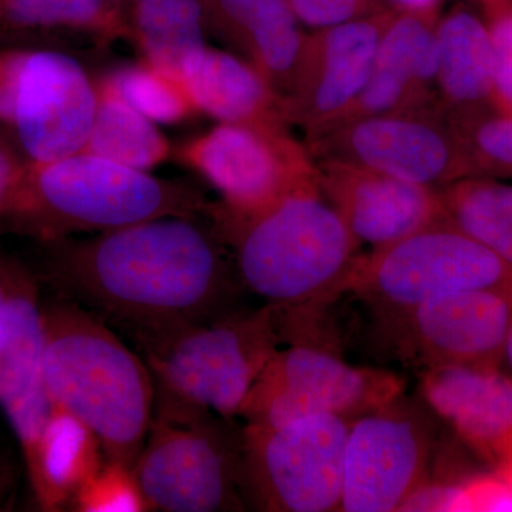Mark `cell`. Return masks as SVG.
I'll return each mask as SVG.
<instances>
[{
  "mask_svg": "<svg viewBox=\"0 0 512 512\" xmlns=\"http://www.w3.org/2000/svg\"><path fill=\"white\" fill-rule=\"evenodd\" d=\"M494 55V109L512 114V0H480Z\"/></svg>",
  "mask_w": 512,
  "mask_h": 512,
  "instance_id": "obj_31",
  "label": "cell"
},
{
  "mask_svg": "<svg viewBox=\"0 0 512 512\" xmlns=\"http://www.w3.org/2000/svg\"><path fill=\"white\" fill-rule=\"evenodd\" d=\"M436 25L437 13L394 10L362 92L313 136L349 121L437 103Z\"/></svg>",
  "mask_w": 512,
  "mask_h": 512,
  "instance_id": "obj_18",
  "label": "cell"
},
{
  "mask_svg": "<svg viewBox=\"0 0 512 512\" xmlns=\"http://www.w3.org/2000/svg\"><path fill=\"white\" fill-rule=\"evenodd\" d=\"M512 315L511 284L437 296L376 319L384 342L416 369H501Z\"/></svg>",
  "mask_w": 512,
  "mask_h": 512,
  "instance_id": "obj_12",
  "label": "cell"
},
{
  "mask_svg": "<svg viewBox=\"0 0 512 512\" xmlns=\"http://www.w3.org/2000/svg\"><path fill=\"white\" fill-rule=\"evenodd\" d=\"M318 183L360 244L387 247L447 220L439 190L338 161H315Z\"/></svg>",
  "mask_w": 512,
  "mask_h": 512,
  "instance_id": "obj_17",
  "label": "cell"
},
{
  "mask_svg": "<svg viewBox=\"0 0 512 512\" xmlns=\"http://www.w3.org/2000/svg\"><path fill=\"white\" fill-rule=\"evenodd\" d=\"M242 427L212 410L154 404L133 467L148 511H247L241 490Z\"/></svg>",
  "mask_w": 512,
  "mask_h": 512,
  "instance_id": "obj_6",
  "label": "cell"
},
{
  "mask_svg": "<svg viewBox=\"0 0 512 512\" xmlns=\"http://www.w3.org/2000/svg\"><path fill=\"white\" fill-rule=\"evenodd\" d=\"M110 2L113 3V5H116L117 8L123 10L124 15L127 16L128 6H130L131 0H110Z\"/></svg>",
  "mask_w": 512,
  "mask_h": 512,
  "instance_id": "obj_38",
  "label": "cell"
},
{
  "mask_svg": "<svg viewBox=\"0 0 512 512\" xmlns=\"http://www.w3.org/2000/svg\"><path fill=\"white\" fill-rule=\"evenodd\" d=\"M505 360L512 369V315L510 322V329H508L507 346H505Z\"/></svg>",
  "mask_w": 512,
  "mask_h": 512,
  "instance_id": "obj_37",
  "label": "cell"
},
{
  "mask_svg": "<svg viewBox=\"0 0 512 512\" xmlns=\"http://www.w3.org/2000/svg\"><path fill=\"white\" fill-rule=\"evenodd\" d=\"M394 10L383 9L305 37L284 99L289 124L313 136L348 109L369 79Z\"/></svg>",
  "mask_w": 512,
  "mask_h": 512,
  "instance_id": "obj_15",
  "label": "cell"
},
{
  "mask_svg": "<svg viewBox=\"0 0 512 512\" xmlns=\"http://www.w3.org/2000/svg\"><path fill=\"white\" fill-rule=\"evenodd\" d=\"M69 510L146 512L148 507L133 470L106 458L100 470L74 494Z\"/></svg>",
  "mask_w": 512,
  "mask_h": 512,
  "instance_id": "obj_30",
  "label": "cell"
},
{
  "mask_svg": "<svg viewBox=\"0 0 512 512\" xmlns=\"http://www.w3.org/2000/svg\"><path fill=\"white\" fill-rule=\"evenodd\" d=\"M67 32L93 42L131 39L123 10L110 0H3L0 33Z\"/></svg>",
  "mask_w": 512,
  "mask_h": 512,
  "instance_id": "obj_26",
  "label": "cell"
},
{
  "mask_svg": "<svg viewBox=\"0 0 512 512\" xmlns=\"http://www.w3.org/2000/svg\"><path fill=\"white\" fill-rule=\"evenodd\" d=\"M439 192L447 220L512 268V185L468 175Z\"/></svg>",
  "mask_w": 512,
  "mask_h": 512,
  "instance_id": "obj_27",
  "label": "cell"
},
{
  "mask_svg": "<svg viewBox=\"0 0 512 512\" xmlns=\"http://www.w3.org/2000/svg\"><path fill=\"white\" fill-rule=\"evenodd\" d=\"M16 471L13 461L0 453V511L8 510L15 491Z\"/></svg>",
  "mask_w": 512,
  "mask_h": 512,
  "instance_id": "obj_34",
  "label": "cell"
},
{
  "mask_svg": "<svg viewBox=\"0 0 512 512\" xmlns=\"http://www.w3.org/2000/svg\"><path fill=\"white\" fill-rule=\"evenodd\" d=\"M436 40V99L448 119L494 109L493 40L484 16L454 6L437 19Z\"/></svg>",
  "mask_w": 512,
  "mask_h": 512,
  "instance_id": "obj_22",
  "label": "cell"
},
{
  "mask_svg": "<svg viewBox=\"0 0 512 512\" xmlns=\"http://www.w3.org/2000/svg\"><path fill=\"white\" fill-rule=\"evenodd\" d=\"M106 461L96 434L72 414L53 407L40 443L33 495L43 511L67 510L74 494Z\"/></svg>",
  "mask_w": 512,
  "mask_h": 512,
  "instance_id": "obj_23",
  "label": "cell"
},
{
  "mask_svg": "<svg viewBox=\"0 0 512 512\" xmlns=\"http://www.w3.org/2000/svg\"><path fill=\"white\" fill-rule=\"evenodd\" d=\"M352 419L311 414L275 427H242L239 490L247 510L340 511Z\"/></svg>",
  "mask_w": 512,
  "mask_h": 512,
  "instance_id": "obj_7",
  "label": "cell"
},
{
  "mask_svg": "<svg viewBox=\"0 0 512 512\" xmlns=\"http://www.w3.org/2000/svg\"><path fill=\"white\" fill-rule=\"evenodd\" d=\"M6 308H8V299H6L5 286L0 279V345H2L3 333H5Z\"/></svg>",
  "mask_w": 512,
  "mask_h": 512,
  "instance_id": "obj_36",
  "label": "cell"
},
{
  "mask_svg": "<svg viewBox=\"0 0 512 512\" xmlns=\"http://www.w3.org/2000/svg\"><path fill=\"white\" fill-rule=\"evenodd\" d=\"M511 282L510 265L444 220L362 255L350 292L382 319L447 293Z\"/></svg>",
  "mask_w": 512,
  "mask_h": 512,
  "instance_id": "obj_8",
  "label": "cell"
},
{
  "mask_svg": "<svg viewBox=\"0 0 512 512\" xmlns=\"http://www.w3.org/2000/svg\"><path fill=\"white\" fill-rule=\"evenodd\" d=\"M28 163H22L18 154L0 140V220H5L18 201L25 181Z\"/></svg>",
  "mask_w": 512,
  "mask_h": 512,
  "instance_id": "obj_33",
  "label": "cell"
},
{
  "mask_svg": "<svg viewBox=\"0 0 512 512\" xmlns=\"http://www.w3.org/2000/svg\"><path fill=\"white\" fill-rule=\"evenodd\" d=\"M406 394L350 424L340 511H402L429 474L433 421Z\"/></svg>",
  "mask_w": 512,
  "mask_h": 512,
  "instance_id": "obj_13",
  "label": "cell"
},
{
  "mask_svg": "<svg viewBox=\"0 0 512 512\" xmlns=\"http://www.w3.org/2000/svg\"><path fill=\"white\" fill-rule=\"evenodd\" d=\"M0 2H3V0H0Z\"/></svg>",
  "mask_w": 512,
  "mask_h": 512,
  "instance_id": "obj_39",
  "label": "cell"
},
{
  "mask_svg": "<svg viewBox=\"0 0 512 512\" xmlns=\"http://www.w3.org/2000/svg\"><path fill=\"white\" fill-rule=\"evenodd\" d=\"M153 375L156 397L234 420L252 384L282 345L275 308L237 306L217 318L130 333Z\"/></svg>",
  "mask_w": 512,
  "mask_h": 512,
  "instance_id": "obj_5",
  "label": "cell"
},
{
  "mask_svg": "<svg viewBox=\"0 0 512 512\" xmlns=\"http://www.w3.org/2000/svg\"><path fill=\"white\" fill-rule=\"evenodd\" d=\"M421 400L495 467L512 466V379L501 369L440 366L420 372Z\"/></svg>",
  "mask_w": 512,
  "mask_h": 512,
  "instance_id": "obj_19",
  "label": "cell"
},
{
  "mask_svg": "<svg viewBox=\"0 0 512 512\" xmlns=\"http://www.w3.org/2000/svg\"><path fill=\"white\" fill-rule=\"evenodd\" d=\"M43 370L53 407L96 434L107 460L133 470L146 441L156 384L144 360L103 318L70 299L42 306Z\"/></svg>",
  "mask_w": 512,
  "mask_h": 512,
  "instance_id": "obj_3",
  "label": "cell"
},
{
  "mask_svg": "<svg viewBox=\"0 0 512 512\" xmlns=\"http://www.w3.org/2000/svg\"><path fill=\"white\" fill-rule=\"evenodd\" d=\"M242 289L282 311L323 312L350 292L360 258L353 237L319 183L251 215L208 204Z\"/></svg>",
  "mask_w": 512,
  "mask_h": 512,
  "instance_id": "obj_2",
  "label": "cell"
},
{
  "mask_svg": "<svg viewBox=\"0 0 512 512\" xmlns=\"http://www.w3.org/2000/svg\"><path fill=\"white\" fill-rule=\"evenodd\" d=\"M0 279L8 299L0 345V409L18 437L30 481L53 410L43 370L42 305L35 279L19 262L0 256Z\"/></svg>",
  "mask_w": 512,
  "mask_h": 512,
  "instance_id": "obj_16",
  "label": "cell"
},
{
  "mask_svg": "<svg viewBox=\"0 0 512 512\" xmlns=\"http://www.w3.org/2000/svg\"><path fill=\"white\" fill-rule=\"evenodd\" d=\"M207 207L194 185L80 151L52 163L28 161L18 201L3 221L46 244L83 232L103 234L157 218L204 214Z\"/></svg>",
  "mask_w": 512,
  "mask_h": 512,
  "instance_id": "obj_4",
  "label": "cell"
},
{
  "mask_svg": "<svg viewBox=\"0 0 512 512\" xmlns=\"http://www.w3.org/2000/svg\"><path fill=\"white\" fill-rule=\"evenodd\" d=\"M205 28L271 83L284 103L306 35L286 0H201Z\"/></svg>",
  "mask_w": 512,
  "mask_h": 512,
  "instance_id": "obj_20",
  "label": "cell"
},
{
  "mask_svg": "<svg viewBox=\"0 0 512 512\" xmlns=\"http://www.w3.org/2000/svg\"><path fill=\"white\" fill-rule=\"evenodd\" d=\"M200 215L46 242L50 282L127 335L217 318L239 306L244 289L220 234Z\"/></svg>",
  "mask_w": 512,
  "mask_h": 512,
  "instance_id": "obj_1",
  "label": "cell"
},
{
  "mask_svg": "<svg viewBox=\"0 0 512 512\" xmlns=\"http://www.w3.org/2000/svg\"><path fill=\"white\" fill-rule=\"evenodd\" d=\"M97 92L96 116L83 151L141 171L151 170L170 157V143L157 123L106 83L97 84Z\"/></svg>",
  "mask_w": 512,
  "mask_h": 512,
  "instance_id": "obj_25",
  "label": "cell"
},
{
  "mask_svg": "<svg viewBox=\"0 0 512 512\" xmlns=\"http://www.w3.org/2000/svg\"><path fill=\"white\" fill-rule=\"evenodd\" d=\"M180 82L197 113L225 124L288 126L284 103L247 60L205 46L185 63Z\"/></svg>",
  "mask_w": 512,
  "mask_h": 512,
  "instance_id": "obj_21",
  "label": "cell"
},
{
  "mask_svg": "<svg viewBox=\"0 0 512 512\" xmlns=\"http://www.w3.org/2000/svg\"><path fill=\"white\" fill-rule=\"evenodd\" d=\"M404 390L406 382L396 373L349 365L326 343L295 342L272 356L237 417L256 427L281 426L325 413L355 420L392 402Z\"/></svg>",
  "mask_w": 512,
  "mask_h": 512,
  "instance_id": "obj_9",
  "label": "cell"
},
{
  "mask_svg": "<svg viewBox=\"0 0 512 512\" xmlns=\"http://www.w3.org/2000/svg\"><path fill=\"white\" fill-rule=\"evenodd\" d=\"M313 161H338L441 190L473 175L439 104L339 124L306 138Z\"/></svg>",
  "mask_w": 512,
  "mask_h": 512,
  "instance_id": "obj_10",
  "label": "cell"
},
{
  "mask_svg": "<svg viewBox=\"0 0 512 512\" xmlns=\"http://www.w3.org/2000/svg\"><path fill=\"white\" fill-rule=\"evenodd\" d=\"M299 23L316 30L366 18L386 9L377 0H286Z\"/></svg>",
  "mask_w": 512,
  "mask_h": 512,
  "instance_id": "obj_32",
  "label": "cell"
},
{
  "mask_svg": "<svg viewBox=\"0 0 512 512\" xmlns=\"http://www.w3.org/2000/svg\"><path fill=\"white\" fill-rule=\"evenodd\" d=\"M448 120L473 175L512 177V114L490 109Z\"/></svg>",
  "mask_w": 512,
  "mask_h": 512,
  "instance_id": "obj_29",
  "label": "cell"
},
{
  "mask_svg": "<svg viewBox=\"0 0 512 512\" xmlns=\"http://www.w3.org/2000/svg\"><path fill=\"white\" fill-rule=\"evenodd\" d=\"M103 82L154 123H181L197 114L183 84L147 62L120 67Z\"/></svg>",
  "mask_w": 512,
  "mask_h": 512,
  "instance_id": "obj_28",
  "label": "cell"
},
{
  "mask_svg": "<svg viewBox=\"0 0 512 512\" xmlns=\"http://www.w3.org/2000/svg\"><path fill=\"white\" fill-rule=\"evenodd\" d=\"M127 20L144 62L178 82L185 63L207 46L201 0H131Z\"/></svg>",
  "mask_w": 512,
  "mask_h": 512,
  "instance_id": "obj_24",
  "label": "cell"
},
{
  "mask_svg": "<svg viewBox=\"0 0 512 512\" xmlns=\"http://www.w3.org/2000/svg\"><path fill=\"white\" fill-rule=\"evenodd\" d=\"M97 101V86L73 56L22 49L2 124L15 131L29 163H52L84 150Z\"/></svg>",
  "mask_w": 512,
  "mask_h": 512,
  "instance_id": "obj_14",
  "label": "cell"
},
{
  "mask_svg": "<svg viewBox=\"0 0 512 512\" xmlns=\"http://www.w3.org/2000/svg\"><path fill=\"white\" fill-rule=\"evenodd\" d=\"M397 10L407 12L437 13L441 0H389Z\"/></svg>",
  "mask_w": 512,
  "mask_h": 512,
  "instance_id": "obj_35",
  "label": "cell"
},
{
  "mask_svg": "<svg viewBox=\"0 0 512 512\" xmlns=\"http://www.w3.org/2000/svg\"><path fill=\"white\" fill-rule=\"evenodd\" d=\"M178 157L210 183L232 215H251L318 181L308 148L288 126L220 123L185 144Z\"/></svg>",
  "mask_w": 512,
  "mask_h": 512,
  "instance_id": "obj_11",
  "label": "cell"
}]
</instances>
